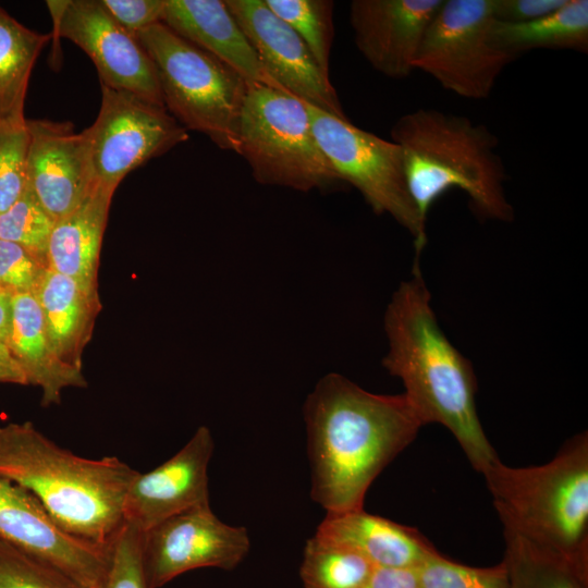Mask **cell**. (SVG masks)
<instances>
[{
    "label": "cell",
    "mask_w": 588,
    "mask_h": 588,
    "mask_svg": "<svg viewBox=\"0 0 588 588\" xmlns=\"http://www.w3.org/2000/svg\"><path fill=\"white\" fill-rule=\"evenodd\" d=\"M310 498L327 513L364 509L378 475L424 426L404 394L368 392L324 376L304 405Z\"/></svg>",
    "instance_id": "obj_1"
},
{
    "label": "cell",
    "mask_w": 588,
    "mask_h": 588,
    "mask_svg": "<svg viewBox=\"0 0 588 588\" xmlns=\"http://www.w3.org/2000/svg\"><path fill=\"white\" fill-rule=\"evenodd\" d=\"M389 351L382 364L404 384L403 393L421 424L450 430L475 470L499 458L480 424L470 362L449 341L430 305V293L417 262L400 284L384 315Z\"/></svg>",
    "instance_id": "obj_2"
},
{
    "label": "cell",
    "mask_w": 588,
    "mask_h": 588,
    "mask_svg": "<svg viewBox=\"0 0 588 588\" xmlns=\"http://www.w3.org/2000/svg\"><path fill=\"white\" fill-rule=\"evenodd\" d=\"M138 474L115 456L64 450L29 422L0 427V476L22 486L70 534L109 547L124 525V499Z\"/></svg>",
    "instance_id": "obj_3"
},
{
    "label": "cell",
    "mask_w": 588,
    "mask_h": 588,
    "mask_svg": "<svg viewBox=\"0 0 588 588\" xmlns=\"http://www.w3.org/2000/svg\"><path fill=\"white\" fill-rule=\"evenodd\" d=\"M403 156L411 198L426 225L432 204L452 188L463 191L480 218L511 222L506 170L497 151L498 137L467 117L437 109H417L391 127Z\"/></svg>",
    "instance_id": "obj_4"
},
{
    "label": "cell",
    "mask_w": 588,
    "mask_h": 588,
    "mask_svg": "<svg viewBox=\"0 0 588 588\" xmlns=\"http://www.w3.org/2000/svg\"><path fill=\"white\" fill-rule=\"evenodd\" d=\"M504 530L551 551L588 575V434L573 436L548 463L482 473Z\"/></svg>",
    "instance_id": "obj_5"
},
{
    "label": "cell",
    "mask_w": 588,
    "mask_h": 588,
    "mask_svg": "<svg viewBox=\"0 0 588 588\" xmlns=\"http://www.w3.org/2000/svg\"><path fill=\"white\" fill-rule=\"evenodd\" d=\"M135 38L150 57L168 112L223 150L238 151V123L249 83L163 23Z\"/></svg>",
    "instance_id": "obj_6"
},
{
    "label": "cell",
    "mask_w": 588,
    "mask_h": 588,
    "mask_svg": "<svg viewBox=\"0 0 588 588\" xmlns=\"http://www.w3.org/2000/svg\"><path fill=\"white\" fill-rule=\"evenodd\" d=\"M237 154L260 184L308 192L343 183L315 138L304 101L274 87L248 85Z\"/></svg>",
    "instance_id": "obj_7"
},
{
    "label": "cell",
    "mask_w": 588,
    "mask_h": 588,
    "mask_svg": "<svg viewBox=\"0 0 588 588\" xmlns=\"http://www.w3.org/2000/svg\"><path fill=\"white\" fill-rule=\"evenodd\" d=\"M304 101V100H303ZM313 133L343 183L354 186L377 215H390L415 241L417 255L427 243L426 225L411 198L401 148L304 101Z\"/></svg>",
    "instance_id": "obj_8"
},
{
    "label": "cell",
    "mask_w": 588,
    "mask_h": 588,
    "mask_svg": "<svg viewBox=\"0 0 588 588\" xmlns=\"http://www.w3.org/2000/svg\"><path fill=\"white\" fill-rule=\"evenodd\" d=\"M492 0H443L432 19L414 69L467 99H486L517 57L492 38Z\"/></svg>",
    "instance_id": "obj_9"
},
{
    "label": "cell",
    "mask_w": 588,
    "mask_h": 588,
    "mask_svg": "<svg viewBox=\"0 0 588 588\" xmlns=\"http://www.w3.org/2000/svg\"><path fill=\"white\" fill-rule=\"evenodd\" d=\"M100 87L98 115L82 133L96 183L115 191L126 174L186 142L188 134L164 107Z\"/></svg>",
    "instance_id": "obj_10"
},
{
    "label": "cell",
    "mask_w": 588,
    "mask_h": 588,
    "mask_svg": "<svg viewBox=\"0 0 588 588\" xmlns=\"http://www.w3.org/2000/svg\"><path fill=\"white\" fill-rule=\"evenodd\" d=\"M249 549L246 528L222 522L210 504L189 509L142 534V567L147 588H160L196 568L232 571Z\"/></svg>",
    "instance_id": "obj_11"
},
{
    "label": "cell",
    "mask_w": 588,
    "mask_h": 588,
    "mask_svg": "<svg viewBox=\"0 0 588 588\" xmlns=\"http://www.w3.org/2000/svg\"><path fill=\"white\" fill-rule=\"evenodd\" d=\"M47 7L54 34L87 53L100 84L164 107L156 69L147 51L112 19L100 0L47 1Z\"/></svg>",
    "instance_id": "obj_12"
},
{
    "label": "cell",
    "mask_w": 588,
    "mask_h": 588,
    "mask_svg": "<svg viewBox=\"0 0 588 588\" xmlns=\"http://www.w3.org/2000/svg\"><path fill=\"white\" fill-rule=\"evenodd\" d=\"M0 539L63 573L82 588H100L110 546L66 531L33 493L0 476Z\"/></svg>",
    "instance_id": "obj_13"
},
{
    "label": "cell",
    "mask_w": 588,
    "mask_h": 588,
    "mask_svg": "<svg viewBox=\"0 0 588 588\" xmlns=\"http://www.w3.org/2000/svg\"><path fill=\"white\" fill-rule=\"evenodd\" d=\"M268 75L284 91L346 118L336 90L302 38L265 0H225Z\"/></svg>",
    "instance_id": "obj_14"
},
{
    "label": "cell",
    "mask_w": 588,
    "mask_h": 588,
    "mask_svg": "<svg viewBox=\"0 0 588 588\" xmlns=\"http://www.w3.org/2000/svg\"><path fill=\"white\" fill-rule=\"evenodd\" d=\"M212 434L199 427L171 458L132 480L125 494L124 522L146 531L189 509L209 504L208 466Z\"/></svg>",
    "instance_id": "obj_15"
},
{
    "label": "cell",
    "mask_w": 588,
    "mask_h": 588,
    "mask_svg": "<svg viewBox=\"0 0 588 588\" xmlns=\"http://www.w3.org/2000/svg\"><path fill=\"white\" fill-rule=\"evenodd\" d=\"M29 134L27 184L58 221L76 209L98 185L83 133L70 122L26 120Z\"/></svg>",
    "instance_id": "obj_16"
},
{
    "label": "cell",
    "mask_w": 588,
    "mask_h": 588,
    "mask_svg": "<svg viewBox=\"0 0 588 588\" xmlns=\"http://www.w3.org/2000/svg\"><path fill=\"white\" fill-rule=\"evenodd\" d=\"M443 0H353L350 23L365 60L390 78H404Z\"/></svg>",
    "instance_id": "obj_17"
},
{
    "label": "cell",
    "mask_w": 588,
    "mask_h": 588,
    "mask_svg": "<svg viewBox=\"0 0 588 588\" xmlns=\"http://www.w3.org/2000/svg\"><path fill=\"white\" fill-rule=\"evenodd\" d=\"M161 23L247 83L281 89L265 71L225 0H166Z\"/></svg>",
    "instance_id": "obj_18"
},
{
    "label": "cell",
    "mask_w": 588,
    "mask_h": 588,
    "mask_svg": "<svg viewBox=\"0 0 588 588\" xmlns=\"http://www.w3.org/2000/svg\"><path fill=\"white\" fill-rule=\"evenodd\" d=\"M315 535L359 553L375 567L418 568L438 551L418 529L364 509L326 513Z\"/></svg>",
    "instance_id": "obj_19"
},
{
    "label": "cell",
    "mask_w": 588,
    "mask_h": 588,
    "mask_svg": "<svg viewBox=\"0 0 588 588\" xmlns=\"http://www.w3.org/2000/svg\"><path fill=\"white\" fill-rule=\"evenodd\" d=\"M113 193L98 184L76 209L56 221L47 245V267L95 297H99L97 272Z\"/></svg>",
    "instance_id": "obj_20"
},
{
    "label": "cell",
    "mask_w": 588,
    "mask_h": 588,
    "mask_svg": "<svg viewBox=\"0 0 588 588\" xmlns=\"http://www.w3.org/2000/svg\"><path fill=\"white\" fill-rule=\"evenodd\" d=\"M12 307L7 345L23 369L27 384L40 387L41 404L49 406L59 403L65 388H85L87 382L83 369L64 363L53 352L34 294L13 295Z\"/></svg>",
    "instance_id": "obj_21"
},
{
    "label": "cell",
    "mask_w": 588,
    "mask_h": 588,
    "mask_svg": "<svg viewBox=\"0 0 588 588\" xmlns=\"http://www.w3.org/2000/svg\"><path fill=\"white\" fill-rule=\"evenodd\" d=\"M49 343L64 363L83 369L82 354L101 309L99 297L87 294L73 279L46 268L33 292Z\"/></svg>",
    "instance_id": "obj_22"
},
{
    "label": "cell",
    "mask_w": 588,
    "mask_h": 588,
    "mask_svg": "<svg viewBox=\"0 0 588 588\" xmlns=\"http://www.w3.org/2000/svg\"><path fill=\"white\" fill-rule=\"evenodd\" d=\"M493 41L503 50L519 57L531 49L588 51V1L566 0L555 11L525 23L492 25Z\"/></svg>",
    "instance_id": "obj_23"
},
{
    "label": "cell",
    "mask_w": 588,
    "mask_h": 588,
    "mask_svg": "<svg viewBox=\"0 0 588 588\" xmlns=\"http://www.w3.org/2000/svg\"><path fill=\"white\" fill-rule=\"evenodd\" d=\"M50 39L25 27L0 5V121L24 122V102L34 64Z\"/></svg>",
    "instance_id": "obj_24"
},
{
    "label": "cell",
    "mask_w": 588,
    "mask_h": 588,
    "mask_svg": "<svg viewBox=\"0 0 588 588\" xmlns=\"http://www.w3.org/2000/svg\"><path fill=\"white\" fill-rule=\"evenodd\" d=\"M509 588H588V575L560 555L503 529Z\"/></svg>",
    "instance_id": "obj_25"
},
{
    "label": "cell",
    "mask_w": 588,
    "mask_h": 588,
    "mask_svg": "<svg viewBox=\"0 0 588 588\" xmlns=\"http://www.w3.org/2000/svg\"><path fill=\"white\" fill-rule=\"evenodd\" d=\"M375 566L359 553L314 535L299 568L304 588H363Z\"/></svg>",
    "instance_id": "obj_26"
},
{
    "label": "cell",
    "mask_w": 588,
    "mask_h": 588,
    "mask_svg": "<svg viewBox=\"0 0 588 588\" xmlns=\"http://www.w3.org/2000/svg\"><path fill=\"white\" fill-rule=\"evenodd\" d=\"M268 8L284 21L306 44L320 70L330 75L333 41L331 0H265Z\"/></svg>",
    "instance_id": "obj_27"
},
{
    "label": "cell",
    "mask_w": 588,
    "mask_h": 588,
    "mask_svg": "<svg viewBox=\"0 0 588 588\" xmlns=\"http://www.w3.org/2000/svg\"><path fill=\"white\" fill-rule=\"evenodd\" d=\"M54 223L27 184L20 198L0 213V240L21 245L47 265V245Z\"/></svg>",
    "instance_id": "obj_28"
},
{
    "label": "cell",
    "mask_w": 588,
    "mask_h": 588,
    "mask_svg": "<svg viewBox=\"0 0 588 588\" xmlns=\"http://www.w3.org/2000/svg\"><path fill=\"white\" fill-rule=\"evenodd\" d=\"M421 588H509L503 562L489 567L461 564L438 551L417 568Z\"/></svg>",
    "instance_id": "obj_29"
},
{
    "label": "cell",
    "mask_w": 588,
    "mask_h": 588,
    "mask_svg": "<svg viewBox=\"0 0 588 588\" xmlns=\"http://www.w3.org/2000/svg\"><path fill=\"white\" fill-rule=\"evenodd\" d=\"M26 120L0 121V213L20 198L27 185L29 134Z\"/></svg>",
    "instance_id": "obj_30"
},
{
    "label": "cell",
    "mask_w": 588,
    "mask_h": 588,
    "mask_svg": "<svg viewBox=\"0 0 588 588\" xmlns=\"http://www.w3.org/2000/svg\"><path fill=\"white\" fill-rule=\"evenodd\" d=\"M0 588H82L57 568L0 539Z\"/></svg>",
    "instance_id": "obj_31"
},
{
    "label": "cell",
    "mask_w": 588,
    "mask_h": 588,
    "mask_svg": "<svg viewBox=\"0 0 588 588\" xmlns=\"http://www.w3.org/2000/svg\"><path fill=\"white\" fill-rule=\"evenodd\" d=\"M142 534L124 523L110 546L109 565L100 588H147L142 567Z\"/></svg>",
    "instance_id": "obj_32"
},
{
    "label": "cell",
    "mask_w": 588,
    "mask_h": 588,
    "mask_svg": "<svg viewBox=\"0 0 588 588\" xmlns=\"http://www.w3.org/2000/svg\"><path fill=\"white\" fill-rule=\"evenodd\" d=\"M47 265L13 242L0 240V287L12 295L32 293Z\"/></svg>",
    "instance_id": "obj_33"
},
{
    "label": "cell",
    "mask_w": 588,
    "mask_h": 588,
    "mask_svg": "<svg viewBox=\"0 0 588 588\" xmlns=\"http://www.w3.org/2000/svg\"><path fill=\"white\" fill-rule=\"evenodd\" d=\"M112 19L134 37L162 21L166 0H100Z\"/></svg>",
    "instance_id": "obj_34"
},
{
    "label": "cell",
    "mask_w": 588,
    "mask_h": 588,
    "mask_svg": "<svg viewBox=\"0 0 588 588\" xmlns=\"http://www.w3.org/2000/svg\"><path fill=\"white\" fill-rule=\"evenodd\" d=\"M566 0H492L495 21L525 23L542 17L564 4Z\"/></svg>",
    "instance_id": "obj_35"
},
{
    "label": "cell",
    "mask_w": 588,
    "mask_h": 588,
    "mask_svg": "<svg viewBox=\"0 0 588 588\" xmlns=\"http://www.w3.org/2000/svg\"><path fill=\"white\" fill-rule=\"evenodd\" d=\"M363 588H421L417 568L375 567Z\"/></svg>",
    "instance_id": "obj_36"
},
{
    "label": "cell",
    "mask_w": 588,
    "mask_h": 588,
    "mask_svg": "<svg viewBox=\"0 0 588 588\" xmlns=\"http://www.w3.org/2000/svg\"><path fill=\"white\" fill-rule=\"evenodd\" d=\"M0 382L27 384L25 373L9 346L0 341Z\"/></svg>",
    "instance_id": "obj_37"
},
{
    "label": "cell",
    "mask_w": 588,
    "mask_h": 588,
    "mask_svg": "<svg viewBox=\"0 0 588 588\" xmlns=\"http://www.w3.org/2000/svg\"><path fill=\"white\" fill-rule=\"evenodd\" d=\"M13 295L0 287V341L8 343L12 323Z\"/></svg>",
    "instance_id": "obj_38"
}]
</instances>
